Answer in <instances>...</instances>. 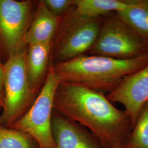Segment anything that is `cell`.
<instances>
[{
    "mask_svg": "<svg viewBox=\"0 0 148 148\" xmlns=\"http://www.w3.org/2000/svg\"><path fill=\"white\" fill-rule=\"evenodd\" d=\"M53 110L95 135L106 148H123L132 130L126 112L103 93L82 86L59 81Z\"/></svg>",
    "mask_w": 148,
    "mask_h": 148,
    "instance_id": "obj_1",
    "label": "cell"
},
{
    "mask_svg": "<svg viewBox=\"0 0 148 148\" xmlns=\"http://www.w3.org/2000/svg\"><path fill=\"white\" fill-rule=\"evenodd\" d=\"M148 64V53L128 59L84 54L66 62L51 63L50 68L60 81L82 86L104 95Z\"/></svg>",
    "mask_w": 148,
    "mask_h": 148,
    "instance_id": "obj_2",
    "label": "cell"
},
{
    "mask_svg": "<svg viewBox=\"0 0 148 148\" xmlns=\"http://www.w3.org/2000/svg\"><path fill=\"white\" fill-rule=\"evenodd\" d=\"M27 45L12 54L3 63L5 103L0 115V124L10 127L23 116L38 94L29 84L25 65Z\"/></svg>",
    "mask_w": 148,
    "mask_h": 148,
    "instance_id": "obj_3",
    "label": "cell"
},
{
    "mask_svg": "<svg viewBox=\"0 0 148 148\" xmlns=\"http://www.w3.org/2000/svg\"><path fill=\"white\" fill-rule=\"evenodd\" d=\"M65 15L53 40L51 63L66 62L87 53L101 30V18L78 16L74 13L73 7Z\"/></svg>",
    "mask_w": 148,
    "mask_h": 148,
    "instance_id": "obj_4",
    "label": "cell"
},
{
    "mask_svg": "<svg viewBox=\"0 0 148 148\" xmlns=\"http://www.w3.org/2000/svg\"><path fill=\"white\" fill-rule=\"evenodd\" d=\"M148 47V43L118 16H110L102 21L98 37L87 54L128 59L146 53Z\"/></svg>",
    "mask_w": 148,
    "mask_h": 148,
    "instance_id": "obj_5",
    "label": "cell"
},
{
    "mask_svg": "<svg viewBox=\"0 0 148 148\" xmlns=\"http://www.w3.org/2000/svg\"><path fill=\"white\" fill-rule=\"evenodd\" d=\"M59 81L49 66L46 79L32 107L10 127L29 134L40 148H56L52 132V115L54 96Z\"/></svg>",
    "mask_w": 148,
    "mask_h": 148,
    "instance_id": "obj_6",
    "label": "cell"
},
{
    "mask_svg": "<svg viewBox=\"0 0 148 148\" xmlns=\"http://www.w3.org/2000/svg\"><path fill=\"white\" fill-rule=\"evenodd\" d=\"M35 4L30 0H0V60L5 62L25 44L24 38L34 16Z\"/></svg>",
    "mask_w": 148,
    "mask_h": 148,
    "instance_id": "obj_7",
    "label": "cell"
},
{
    "mask_svg": "<svg viewBox=\"0 0 148 148\" xmlns=\"http://www.w3.org/2000/svg\"><path fill=\"white\" fill-rule=\"evenodd\" d=\"M106 97L111 103H119L124 106L132 129L148 102V64L125 78Z\"/></svg>",
    "mask_w": 148,
    "mask_h": 148,
    "instance_id": "obj_8",
    "label": "cell"
},
{
    "mask_svg": "<svg viewBox=\"0 0 148 148\" xmlns=\"http://www.w3.org/2000/svg\"><path fill=\"white\" fill-rule=\"evenodd\" d=\"M52 132L56 148H106L88 129L54 110Z\"/></svg>",
    "mask_w": 148,
    "mask_h": 148,
    "instance_id": "obj_9",
    "label": "cell"
},
{
    "mask_svg": "<svg viewBox=\"0 0 148 148\" xmlns=\"http://www.w3.org/2000/svg\"><path fill=\"white\" fill-rule=\"evenodd\" d=\"M59 23V18L54 16L41 0L38 1L30 26L24 36V42L27 46L52 43Z\"/></svg>",
    "mask_w": 148,
    "mask_h": 148,
    "instance_id": "obj_10",
    "label": "cell"
},
{
    "mask_svg": "<svg viewBox=\"0 0 148 148\" xmlns=\"http://www.w3.org/2000/svg\"><path fill=\"white\" fill-rule=\"evenodd\" d=\"M52 43L27 46L25 65L27 79L32 90L39 94L46 79L51 64Z\"/></svg>",
    "mask_w": 148,
    "mask_h": 148,
    "instance_id": "obj_11",
    "label": "cell"
},
{
    "mask_svg": "<svg viewBox=\"0 0 148 148\" xmlns=\"http://www.w3.org/2000/svg\"><path fill=\"white\" fill-rule=\"evenodd\" d=\"M127 5L117 16L148 43V0H127Z\"/></svg>",
    "mask_w": 148,
    "mask_h": 148,
    "instance_id": "obj_12",
    "label": "cell"
},
{
    "mask_svg": "<svg viewBox=\"0 0 148 148\" xmlns=\"http://www.w3.org/2000/svg\"><path fill=\"white\" fill-rule=\"evenodd\" d=\"M127 4V0H74L73 11L85 18H101L123 10Z\"/></svg>",
    "mask_w": 148,
    "mask_h": 148,
    "instance_id": "obj_13",
    "label": "cell"
},
{
    "mask_svg": "<svg viewBox=\"0 0 148 148\" xmlns=\"http://www.w3.org/2000/svg\"><path fill=\"white\" fill-rule=\"evenodd\" d=\"M0 148H40L36 140L26 133L0 124Z\"/></svg>",
    "mask_w": 148,
    "mask_h": 148,
    "instance_id": "obj_14",
    "label": "cell"
},
{
    "mask_svg": "<svg viewBox=\"0 0 148 148\" xmlns=\"http://www.w3.org/2000/svg\"><path fill=\"white\" fill-rule=\"evenodd\" d=\"M123 148H148V102L140 111Z\"/></svg>",
    "mask_w": 148,
    "mask_h": 148,
    "instance_id": "obj_15",
    "label": "cell"
},
{
    "mask_svg": "<svg viewBox=\"0 0 148 148\" xmlns=\"http://www.w3.org/2000/svg\"><path fill=\"white\" fill-rule=\"evenodd\" d=\"M54 16L58 17L66 14L73 7L74 0H41Z\"/></svg>",
    "mask_w": 148,
    "mask_h": 148,
    "instance_id": "obj_16",
    "label": "cell"
},
{
    "mask_svg": "<svg viewBox=\"0 0 148 148\" xmlns=\"http://www.w3.org/2000/svg\"><path fill=\"white\" fill-rule=\"evenodd\" d=\"M5 103V93L3 87V64L0 60V106L3 108Z\"/></svg>",
    "mask_w": 148,
    "mask_h": 148,
    "instance_id": "obj_17",
    "label": "cell"
},
{
    "mask_svg": "<svg viewBox=\"0 0 148 148\" xmlns=\"http://www.w3.org/2000/svg\"><path fill=\"white\" fill-rule=\"evenodd\" d=\"M146 53H148V47L147 48V51H146Z\"/></svg>",
    "mask_w": 148,
    "mask_h": 148,
    "instance_id": "obj_18",
    "label": "cell"
},
{
    "mask_svg": "<svg viewBox=\"0 0 148 148\" xmlns=\"http://www.w3.org/2000/svg\"><path fill=\"white\" fill-rule=\"evenodd\" d=\"M2 110V108L1 107V106H0V111H1Z\"/></svg>",
    "mask_w": 148,
    "mask_h": 148,
    "instance_id": "obj_19",
    "label": "cell"
}]
</instances>
